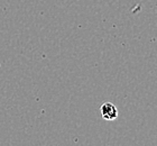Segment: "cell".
<instances>
[{
	"label": "cell",
	"mask_w": 157,
	"mask_h": 146,
	"mask_svg": "<svg viewBox=\"0 0 157 146\" xmlns=\"http://www.w3.org/2000/svg\"><path fill=\"white\" fill-rule=\"evenodd\" d=\"M101 117L105 120H115L118 117V109L111 102H105L100 108Z\"/></svg>",
	"instance_id": "6da1fadb"
}]
</instances>
